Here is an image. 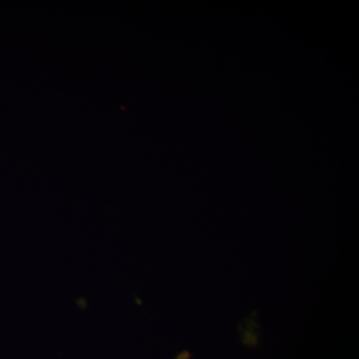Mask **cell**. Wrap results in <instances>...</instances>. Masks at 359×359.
I'll use <instances>...</instances> for the list:
<instances>
[{
	"label": "cell",
	"mask_w": 359,
	"mask_h": 359,
	"mask_svg": "<svg viewBox=\"0 0 359 359\" xmlns=\"http://www.w3.org/2000/svg\"><path fill=\"white\" fill-rule=\"evenodd\" d=\"M174 359H191V353L189 351H184L179 353Z\"/></svg>",
	"instance_id": "6da1fadb"
}]
</instances>
